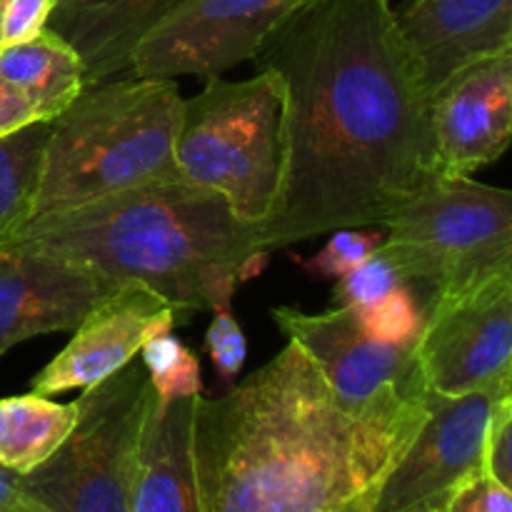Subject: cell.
I'll return each mask as SVG.
<instances>
[{"label": "cell", "mask_w": 512, "mask_h": 512, "mask_svg": "<svg viewBox=\"0 0 512 512\" xmlns=\"http://www.w3.org/2000/svg\"><path fill=\"white\" fill-rule=\"evenodd\" d=\"M380 253L428 313L433 300L512 270V193L435 175L383 223Z\"/></svg>", "instance_id": "8992f818"}, {"label": "cell", "mask_w": 512, "mask_h": 512, "mask_svg": "<svg viewBox=\"0 0 512 512\" xmlns=\"http://www.w3.org/2000/svg\"><path fill=\"white\" fill-rule=\"evenodd\" d=\"M505 395H512V380L460 398L428 393V415L383 483L373 512L438 510L460 480L483 470L485 430Z\"/></svg>", "instance_id": "30bf717a"}, {"label": "cell", "mask_w": 512, "mask_h": 512, "mask_svg": "<svg viewBox=\"0 0 512 512\" xmlns=\"http://www.w3.org/2000/svg\"><path fill=\"white\" fill-rule=\"evenodd\" d=\"M205 353L218 370V378L225 385V390L233 388L235 378L240 375L245 358H248V340H245L240 323L235 320L233 305L213 310V323L205 330Z\"/></svg>", "instance_id": "d4e9b609"}, {"label": "cell", "mask_w": 512, "mask_h": 512, "mask_svg": "<svg viewBox=\"0 0 512 512\" xmlns=\"http://www.w3.org/2000/svg\"><path fill=\"white\" fill-rule=\"evenodd\" d=\"M298 3H303V0H295V5H298ZM295 5H293V8H295Z\"/></svg>", "instance_id": "d6a6232c"}, {"label": "cell", "mask_w": 512, "mask_h": 512, "mask_svg": "<svg viewBox=\"0 0 512 512\" xmlns=\"http://www.w3.org/2000/svg\"><path fill=\"white\" fill-rule=\"evenodd\" d=\"M50 120H35L0 138V238L28 218Z\"/></svg>", "instance_id": "ffe728a7"}, {"label": "cell", "mask_w": 512, "mask_h": 512, "mask_svg": "<svg viewBox=\"0 0 512 512\" xmlns=\"http://www.w3.org/2000/svg\"><path fill=\"white\" fill-rule=\"evenodd\" d=\"M188 0H58L48 30L65 40L85 70V88L115 80L150 28Z\"/></svg>", "instance_id": "2e32d148"}, {"label": "cell", "mask_w": 512, "mask_h": 512, "mask_svg": "<svg viewBox=\"0 0 512 512\" xmlns=\"http://www.w3.org/2000/svg\"><path fill=\"white\" fill-rule=\"evenodd\" d=\"M178 325L188 320L158 293L140 283H123L70 330L68 345L33 378V393L93 388L133 363L145 340Z\"/></svg>", "instance_id": "7c38bea8"}, {"label": "cell", "mask_w": 512, "mask_h": 512, "mask_svg": "<svg viewBox=\"0 0 512 512\" xmlns=\"http://www.w3.org/2000/svg\"><path fill=\"white\" fill-rule=\"evenodd\" d=\"M13 512H50V510H45V508H40V505L28 503V500L20 498V503L15 505V510H13Z\"/></svg>", "instance_id": "4dcf8cb0"}, {"label": "cell", "mask_w": 512, "mask_h": 512, "mask_svg": "<svg viewBox=\"0 0 512 512\" xmlns=\"http://www.w3.org/2000/svg\"><path fill=\"white\" fill-rule=\"evenodd\" d=\"M285 83L288 170L258 248L383 225L438 173L430 95L390 0H303L255 55Z\"/></svg>", "instance_id": "6da1fadb"}, {"label": "cell", "mask_w": 512, "mask_h": 512, "mask_svg": "<svg viewBox=\"0 0 512 512\" xmlns=\"http://www.w3.org/2000/svg\"><path fill=\"white\" fill-rule=\"evenodd\" d=\"M0 248L53 255L118 283H140L188 323L195 313L233 305L240 280L268 263L258 228L240 223L223 195L183 178L25 220L0 238Z\"/></svg>", "instance_id": "3957f363"}, {"label": "cell", "mask_w": 512, "mask_h": 512, "mask_svg": "<svg viewBox=\"0 0 512 512\" xmlns=\"http://www.w3.org/2000/svg\"><path fill=\"white\" fill-rule=\"evenodd\" d=\"M360 328L375 340L395 345H415L420 338V330L425 323V310L420 305L418 295L403 285L393 290L388 298L378 300L375 305L363 310H353Z\"/></svg>", "instance_id": "603a6c76"}, {"label": "cell", "mask_w": 512, "mask_h": 512, "mask_svg": "<svg viewBox=\"0 0 512 512\" xmlns=\"http://www.w3.org/2000/svg\"><path fill=\"white\" fill-rule=\"evenodd\" d=\"M75 403L50 395H13L0 400V468L25 475L43 465L75 425Z\"/></svg>", "instance_id": "d6986e66"}, {"label": "cell", "mask_w": 512, "mask_h": 512, "mask_svg": "<svg viewBox=\"0 0 512 512\" xmlns=\"http://www.w3.org/2000/svg\"><path fill=\"white\" fill-rule=\"evenodd\" d=\"M150 388H153L158 405H170L183 398L203 395V378H200V360L188 345L180 343L173 330L153 335L145 340L138 353Z\"/></svg>", "instance_id": "44dd1931"}, {"label": "cell", "mask_w": 512, "mask_h": 512, "mask_svg": "<svg viewBox=\"0 0 512 512\" xmlns=\"http://www.w3.org/2000/svg\"><path fill=\"white\" fill-rule=\"evenodd\" d=\"M385 243L383 225H365V228L333 230L328 243L310 258H295L300 268L318 280H338L345 273L378 253Z\"/></svg>", "instance_id": "7402d4cb"}, {"label": "cell", "mask_w": 512, "mask_h": 512, "mask_svg": "<svg viewBox=\"0 0 512 512\" xmlns=\"http://www.w3.org/2000/svg\"><path fill=\"white\" fill-rule=\"evenodd\" d=\"M195 398L158 405L145 418L130 485L128 512H200L190 425Z\"/></svg>", "instance_id": "e0dca14e"}, {"label": "cell", "mask_w": 512, "mask_h": 512, "mask_svg": "<svg viewBox=\"0 0 512 512\" xmlns=\"http://www.w3.org/2000/svg\"><path fill=\"white\" fill-rule=\"evenodd\" d=\"M483 473L512 488V395L500 400L485 430Z\"/></svg>", "instance_id": "4316f807"}, {"label": "cell", "mask_w": 512, "mask_h": 512, "mask_svg": "<svg viewBox=\"0 0 512 512\" xmlns=\"http://www.w3.org/2000/svg\"><path fill=\"white\" fill-rule=\"evenodd\" d=\"M58 0H5L0 20V45L23 43L48 28Z\"/></svg>", "instance_id": "83f0119b"}, {"label": "cell", "mask_w": 512, "mask_h": 512, "mask_svg": "<svg viewBox=\"0 0 512 512\" xmlns=\"http://www.w3.org/2000/svg\"><path fill=\"white\" fill-rule=\"evenodd\" d=\"M0 78L30 100L40 120L63 113L85 88L80 55L48 28L23 43L0 45Z\"/></svg>", "instance_id": "ac0fdd59"}, {"label": "cell", "mask_w": 512, "mask_h": 512, "mask_svg": "<svg viewBox=\"0 0 512 512\" xmlns=\"http://www.w3.org/2000/svg\"><path fill=\"white\" fill-rule=\"evenodd\" d=\"M440 175L468 178L503 158L512 140V50L460 70L430 98Z\"/></svg>", "instance_id": "4fadbf2b"}, {"label": "cell", "mask_w": 512, "mask_h": 512, "mask_svg": "<svg viewBox=\"0 0 512 512\" xmlns=\"http://www.w3.org/2000/svg\"><path fill=\"white\" fill-rule=\"evenodd\" d=\"M270 315L288 343L298 345L313 360L325 383L348 405L375 403L388 393H428L415 358V345L370 338L353 310L305 313L278 305Z\"/></svg>", "instance_id": "8fae6325"}, {"label": "cell", "mask_w": 512, "mask_h": 512, "mask_svg": "<svg viewBox=\"0 0 512 512\" xmlns=\"http://www.w3.org/2000/svg\"><path fill=\"white\" fill-rule=\"evenodd\" d=\"M20 503V475L0 468V512H13Z\"/></svg>", "instance_id": "f546056e"}, {"label": "cell", "mask_w": 512, "mask_h": 512, "mask_svg": "<svg viewBox=\"0 0 512 512\" xmlns=\"http://www.w3.org/2000/svg\"><path fill=\"white\" fill-rule=\"evenodd\" d=\"M153 403L138 360L85 388L65 443L20 475V498L50 512H128L140 435Z\"/></svg>", "instance_id": "52a82bcc"}, {"label": "cell", "mask_w": 512, "mask_h": 512, "mask_svg": "<svg viewBox=\"0 0 512 512\" xmlns=\"http://www.w3.org/2000/svg\"><path fill=\"white\" fill-rule=\"evenodd\" d=\"M425 415L428 393L348 405L288 343L218 398H195L200 512H373Z\"/></svg>", "instance_id": "7a4b0ae2"}, {"label": "cell", "mask_w": 512, "mask_h": 512, "mask_svg": "<svg viewBox=\"0 0 512 512\" xmlns=\"http://www.w3.org/2000/svg\"><path fill=\"white\" fill-rule=\"evenodd\" d=\"M295 0H188L140 38L128 70L138 78H220L255 60Z\"/></svg>", "instance_id": "9c48e42d"}, {"label": "cell", "mask_w": 512, "mask_h": 512, "mask_svg": "<svg viewBox=\"0 0 512 512\" xmlns=\"http://www.w3.org/2000/svg\"><path fill=\"white\" fill-rule=\"evenodd\" d=\"M3 3L5 0H0V20H3Z\"/></svg>", "instance_id": "1f68e13d"}, {"label": "cell", "mask_w": 512, "mask_h": 512, "mask_svg": "<svg viewBox=\"0 0 512 512\" xmlns=\"http://www.w3.org/2000/svg\"><path fill=\"white\" fill-rule=\"evenodd\" d=\"M180 110L183 95L175 80L133 75L83 88L50 120L25 220L183 178L173 158Z\"/></svg>", "instance_id": "277c9868"}, {"label": "cell", "mask_w": 512, "mask_h": 512, "mask_svg": "<svg viewBox=\"0 0 512 512\" xmlns=\"http://www.w3.org/2000/svg\"><path fill=\"white\" fill-rule=\"evenodd\" d=\"M35 120L40 118L33 105H30V100L15 85L5 83L0 78V138L35 123Z\"/></svg>", "instance_id": "f1b7e54d"}, {"label": "cell", "mask_w": 512, "mask_h": 512, "mask_svg": "<svg viewBox=\"0 0 512 512\" xmlns=\"http://www.w3.org/2000/svg\"><path fill=\"white\" fill-rule=\"evenodd\" d=\"M415 358L428 393L443 398L512 380V270L433 300Z\"/></svg>", "instance_id": "ba28073f"}, {"label": "cell", "mask_w": 512, "mask_h": 512, "mask_svg": "<svg viewBox=\"0 0 512 512\" xmlns=\"http://www.w3.org/2000/svg\"><path fill=\"white\" fill-rule=\"evenodd\" d=\"M435 512H512V493L488 473L478 470L460 480Z\"/></svg>", "instance_id": "484cf974"}, {"label": "cell", "mask_w": 512, "mask_h": 512, "mask_svg": "<svg viewBox=\"0 0 512 512\" xmlns=\"http://www.w3.org/2000/svg\"><path fill=\"white\" fill-rule=\"evenodd\" d=\"M173 158L183 180L223 195L240 223L263 228L278 213L288 170L283 78L273 68L245 80L210 78L183 98Z\"/></svg>", "instance_id": "5b68a950"}, {"label": "cell", "mask_w": 512, "mask_h": 512, "mask_svg": "<svg viewBox=\"0 0 512 512\" xmlns=\"http://www.w3.org/2000/svg\"><path fill=\"white\" fill-rule=\"evenodd\" d=\"M403 285V275H400L398 268H395V265L378 250V253L370 255L368 260L355 265V268L350 270V273H345L343 278H338L333 290V303L335 308L363 310L375 305L378 300L388 298L393 290L403 288Z\"/></svg>", "instance_id": "cb8c5ba5"}, {"label": "cell", "mask_w": 512, "mask_h": 512, "mask_svg": "<svg viewBox=\"0 0 512 512\" xmlns=\"http://www.w3.org/2000/svg\"><path fill=\"white\" fill-rule=\"evenodd\" d=\"M120 285L53 255L0 248V358L23 340L73 330Z\"/></svg>", "instance_id": "5bb4252c"}, {"label": "cell", "mask_w": 512, "mask_h": 512, "mask_svg": "<svg viewBox=\"0 0 512 512\" xmlns=\"http://www.w3.org/2000/svg\"><path fill=\"white\" fill-rule=\"evenodd\" d=\"M393 18L430 98L460 70L512 50V0H405Z\"/></svg>", "instance_id": "9a60e30c"}]
</instances>
